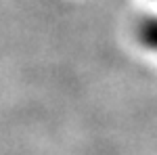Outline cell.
<instances>
[{"mask_svg":"<svg viewBox=\"0 0 157 155\" xmlns=\"http://www.w3.org/2000/svg\"><path fill=\"white\" fill-rule=\"evenodd\" d=\"M136 36L140 40V44L151 50H157V17L143 19L136 27Z\"/></svg>","mask_w":157,"mask_h":155,"instance_id":"6da1fadb","label":"cell"}]
</instances>
